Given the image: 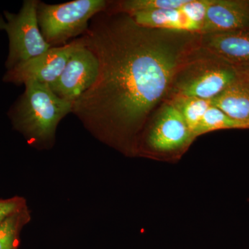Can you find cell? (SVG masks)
Wrapping results in <instances>:
<instances>
[{"mask_svg": "<svg viewBox=\"0 0 249 249\" xmlns=\"http://www.w3.org/2000/svg\"><path fill=\"white\" fill-rule=\"evenodd\" d=\"M82 37L99 68L72 113L103 142L137 155L142 129L166 101L178 68L201 47V34L142 27L107 9L91 19Z\"/></svg>", "mask_w": 249, "mask_h": 249, "instance_id": "1", "label": "cell"}, {"mask_svg": "<svg viewBox=\"0 0 249 249\" xmlns=\"http://www.w3.org/2000/svg\"><path fill=\"white\" fill-rule=\"evenodd\" d=\"M24 85V92L11 111L14 127L34 145H48L74 103L59 98L49 85L29 82Z\"/></svg>", "mask_w": 249, "mask_h": 249, "instance_id": "2", "label": "cell"}, {"mask_svg": "<svg viewBox=\"0 0 249 249\" xmlns=\"http://www.w3.org/2000/svg\"><path fill=\"white\" fill-rule=\"evenodd\" d=\"M196 139L178 108L166 101L142 129L137 155L160 161H178Z\"/></svg>", "mask_w": 249, "mask_h": 249, "instance_id": "3", "label": "cell"}, {"mask_svg": "<svg viewBox=\"0 0 249 249\" xmlns=\"http://www.w3.org/2000/svg\"><path fill=\"white\" fill-rule=\"evenodd\" d=\"M238 77L235 67L200 47L175 73L166 101L177 96L212 100Z\"/></svg>", "mask_w": 249, "mask_h": 249, "instance_id": "4", "label": "cell"}, {"mask_svg": "<svg viewBox=\"0 0 249 249\" xmlns=\"http://www.w3.org/2000/svg\"><path fill=\"white\" fill-rule=\"evenodd\" d=\"M109 3L106 0H74L48 4L40 1L37 18L41 34L52 47L66 45L70 39L84 35L91 19L106 11Z\"/></svg>", "mask_w": 249, "mask_h": 249, "instance_id": "5", "label": "cell"}, {"mask_svg": "<svg viewBox=\"0 0 249 249\" xmlns=\"http://www.w3.org/2000/svg\"><path fill=\"white\" fill-rule=\"evenodd\" d=\"M39 2L38 0H26L18 14L4 11L5 20L0 16V30L6 31L9 39L7 70L38 56L52 47L44 39L39 27Z\"/></svg>", "mask_w": 249, "mask_h": 249, "instance_id": "6", "label": "cell"}, {"mask_svg": "<svg viewBox=\"0 0 249 249\" xmlns=\"http://www.w3.org/2000/svg\"><path fill=\"white\" fill-rule=\"evenodd\" d=\"M80 43L81 37L66 45L51 47L38 56L7 70L3 80L16 85H25L29 82L52 84L60 76L69 58Z\"/></svg>", "mask_w": 249, "mask_h": 249, "instance_id": "7", "label": "cell"}, {"mask_svg": "<svg viewBox=\"0 0 249 249\" xmlns=\"http://www.w3.org/2000/svg\"><path fill=\"white\" fill-rule=\"evenodd\" d=\"M98 68L97 57L86 47L81 36V43L69 58L58 79L49 87L59 98L74 103L96 81Z\"/></svg>", "mask_w": 249, "mask_h": 249, "instance_id": "8", "label": "cell"}, {"mask_svg": "<svg viewBox=\"0 0 249 249\" xmlns=\"http://www.w3.org/2000/svg\"><path fill=\"white\" fill-rule=\"evenodd\" d=\"M212 0H188L175 9L142 11L128 14L139 25L153 29L201 34L206 11Z\"/></svg>", "mask_w": 249, "mask_h": 249, "instance_id": "9", "label": "cell"}, {"mask_svg": "<svg viewBox=\"0 0 249 249\" xmlns=\"http://www.w3.org/2000/svg\"><path fill=\"white\" fill-rule=\"evenodd\" d=\"M249 30V0H212L201 34Z\"/></svg>", "mask_w": 249, "mask_h": 249, "instance_id": "10", "label": "cell"}, {"mask_svg": "<svg viewBox=\"0 0 249 249\" xmlns=\"http://www.w3.org/2000/svg\"><path fill=\"white\" fill-rule=\"evenodd\" d=\"M200 46L232 66L249 65V30L201 34Z\"/></svg>", "mask_w": 249, "mask_h": 249, "instance_id": "11", "label": "cell"}, {"mask_svg": "<svg viewBox=\"0 0 249 249\" xmlns=\"http://www.w3.org/2000/svg\"><path fill=\"white\" fill-rule=\"evenodd\" d=\"M211 105L227 116L239 121H249V84L239 76L212 100Z\"/></svg>", "mask_w": 249, "mask_h": 249, "instance_id": "12", "label": "cell"}, {"mask_svg": "<svg viewBox=\"0 0 249 249\" xmlns=\"http://www.w3.org/2000/svg\"><path fill=\"white\" fill-rule=\"evenodd\" d=\"M168 101H171L178 108L195 137V132L200 124L203 116L211 106V100L177 96Z\"/></svg>", "mask_w": 249, "mask_h": 249, "instance_id": "13", "label": "cell"}, {"mask_svg": "<svg viewBox=\"0 0 249 249\" xmlns=\"http://www.w3.org/2000/svg\"><path fill=\"white\" fill-rule=\"evenodd\" d=\"M229 129H249V121L236 120L211 105L196 129L195 137L196 138L208 132Z\"/></svg>", "mask_w": 249, "mask_h": 249, "instance_id": "14", "label": "cell"}, {"mask_svg": "<svg viewBox=\"0 0 249 249\" xmlns=\"http://www.w3.org/2000/svg\"><path fill=\"white\" fill-rule=\"evenodd\" d=\"M188 0H122L111 1L108 9L116 12L131 14L142 11L170 9L186 4Z\"/></svg>", "mask_w": 249, "mask_h": 249, "instance_id": "15", "label": "cell"}, {"mask_svg": "<svg viewBox=\"0 0 249 249\" xmlns=\"http://www.w3.org/2000/svg\"><path fill=\"white\" fill-rule=\"evenodd\" d=\"M28 219L29 214L24 209L0 223V249H17L19 232Z\"/></svg>", "mask_w": 249, "mask_h": 249, "instance_id": "16", "label": "cell"}, {"mask_svg": "<svg viewBox=\"0 0 249 249\" xmlns=\"http://www.w3.org/2000/svg\"><path fill=\"white\" fill-rule=\"evenodd\" d=\"M26 209L25 201L22 197L0 199V223L16 213Z\"/></svg>", "mask_w": 249, "mask_h": 249, "instance_id": "17", "label": "cell"}, {"mask_svg": "<svg viewBox=\"0 0 249 249\" xmlns=\"http://www.w3.org/2000/svg\"><path fill=\"white\" fill-rule=\"evenodd\" d=\"M239 76L247 80L249 84V65L247 66L235 67Z\"/></svg>", "mask_w": 249, "mask_h": 249, "instance_id": "18", "label": "cell"}]
</instances>
